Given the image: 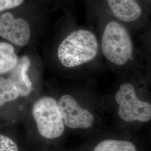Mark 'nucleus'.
Wrapping results in <instances>:
<instances>
[{
  "instance_id": "12",
  "label": "nucleus",
  "mask_w": 151,
  "mask_h": 151,
  "mask_svg": "<svg viewBox=\"0 0 151 151\" xmlns=\"http://www.w3.org/2000/svg\"><path fill=\"white\" fill-rule=\"evenodd\" d=\"M0 151H20L16 141L4 133L0 135Z\"/></svg>"
},
{
  "instance_id": "6",
  "label": "nucleus",
  "mask_w": 151,
  "mask_h": 151,
  "mask_svg": "<svg viewBox=\"0 0 151 151\" xmlns=\"http://www.w3.org/2000/svg\"><path fill=\"white\" fill-rule=\"evenodd\" d=\"M0 36L14 45L23 47L30 40L31 27L25 19L6 11L0 15Z\"/></svg>"
},
{
  "instance_id": "5",
  "label": "nucleus",
  "mask_w": 151,
  "mask_h": 151,
  "mask_svg": "<svg viewBox=\"0 0 151 151\" xmlns=\"http://www.w3.org/2000/svg\"><path fill=\"white\" fill-rule=\"evenodd\" d=\"M66 127L74 130H87L95 122V116L70 94H64L57 100Z\"/></svg>"
},
{
  "instance_id": "3",
  "label": "nucleus",
  "mask_w": 151,
  "mask_h": 151,
  "mask_svg": "<svg viewBox=\"0 0 151 151\" xmlns=\"http://www.w3.org/2000/svg\"><path fill=\"white\" fill-rule=\"evenodd\" d=\"M104 57L115 65L127 63L133 53V44L127 29L118 22L111 21L105 26L101 39Z\"/></svg>"
},
{
  "instance_id": "8",
  "label": "nucleus",
  "mask_w": 151,
  "mask_h": 151,
  "mask_svg": "<svg viewBox=\"0 0 151 151\" xmlns=\"http://www.w3.org/2000/svg\"><path fill=\"white\" fill-rule=\"evenodd\" d=\"M115 16L124 22L135 21L142 14V9L136 0H106Z\"/></svg>"
},
{
  "instance_id": "2",
  "label": "nucleus",
  "mask_w": 151,
  "mask_h": 151,
  "mask_svg": "<svg viewBox=\"0 0 151 151\" xmlns=\"http://www.w3.org/2000/svg\"><path fill=\"white\" fill-rule=\"evenodd\" d=\"M32 114L39 134L44 139L54 140L63 134L66 127L54 97L44 96L38 99L32 105Z\"/></svg>"
},
{
  "instance_id": "1",
  "label": "nucleus",
  "mask_w": 151,
  "mask_h": 151,
  "mask_svg": "<svg viewBox=\"0 0 151 151\" xmlns=\"http://www.w3.org/2000/svg\"><path fill=\"white\" fill-rule=\"evenodd\" d=\"M99 43L93 32L86 29L67 34L57 49V58L63 67L72 69L91 62L97 56Z\"/></svg>"
},
{
  "instance_id": "4",
  "label": "nucleus",
  "mask_w": 151,
  "mask_h": 151,
  "mask_svg": "<svg viewBox=\"0 0 151 151\" xmlns=\"http://www.w3.org/2000/svg\"><path fill=\"white\" fill-rule=\"evenodd\" d=\"M115 100L119 105V118L125 122H147L151 119V104L137 97L132 84L120 85L115 95Z\"/></svg>"
},
{
  "instance_id": "9",
  "label": "nucleus",
  "mask_w": 151,
  "mask_h": 151,
  "mask_svg": "<svg viewBox=\"0 0 151 151\" xmlns=\"http://www.w3.org/2000/svg\"><path fill=\"white\" fill-rule=\"evenodd\" d=\"M20 61L12 44L7 41L0 42V74L4 76L14 70Z\"/></svg>"
},
{
  "instance_id": "10",
  "label": "nucleus",
  "mask_w": 151,
  "mask_h": 151,
  "mask_svg": "<svg viewBox=\"0 0 151 151\" xmlns=\"http://www.w3.org/2000/svg\"><path fill=\"white\" fill-rule=\"evenodd\" d=\"M19 97L20 93L11 79L5 77L4 76L0 77V106L2 108L5 104L15 101Z\"/></svg>"
},
{
  "instance_id": "11",
  "label": "nucleus",
  "mask_w": 151,
  "mask_h": 151,
  "mask_svg": "<svg viewBox=\"0 0 151 151\" xmlns=\"http://www.w3.org/2000/svg\"><path fill=\"white\" fill-rule=\"evenodd\" d=\"M92 151H137L135 145L128 140L108 139L97 143Z\"/></svg>"
},
{
  "instance_id": "13",
  "label": "nucleus",
  "mask_w": 151,
  "mask_h": 151,
  "mask_svg": "<svg viewBox=\"0 0 151 151\" xmlns=\"http://www.w3.org/2000/svg\"><path fill=\"white\" fill-rule=\"evenodd\" d=\"M25 1V0H0V12L3 13L16 9L22 5Z\"/></svg>"
},
{
  "instance_id": "7",
  "label": "nucleus",
  "mask_w": 151,
  "mask_h": 151,
  "mask_svg": "<svg viewBox=\"0 0 151 151\" xmlns=\"http://www.w3.org/2000/svg\"><path fill=\"white\" fill-rule=\"evenodd\" d=\"M31 64L30 58L27 55H23L17 67L9 73V77L17 88L21 97L28 96L33 89L32 81L28 75Z\"/></svg>"
}]
</instances>
